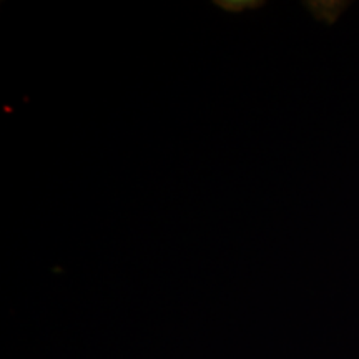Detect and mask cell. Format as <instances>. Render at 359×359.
<instances>
[{"label":"cell","mask_w":359,"mask_h":359,"mask_svg":"<svg viewBox=\"0 0 359 359\" xmlns=\"http://www.w3.org/2000/svg\"><path fill=\"white\" fill-rule=\"evenodd\" d=\"M308 11L316 17L318 20L326 22V24H333L339 19V15L346 11L349 6L348 2H338V0H323V2H304Z\"/></svg>","instance_id":"cell-1"},{"label":"cell","mask_w":359,"mask_h":359,"mask_svg":"<svg viewBox=\"0 0 359 359\" xmlns=\"http://www.w3.org/2000/svg\"><path fill=\"white\" fill-rule=\"evenodd\" d=\"M215 6H218L222 11L230 13H241L245 11H255L264 6L262 0H215Z\"/></svg>","instance_id":"cell-2"}]
</instances>
